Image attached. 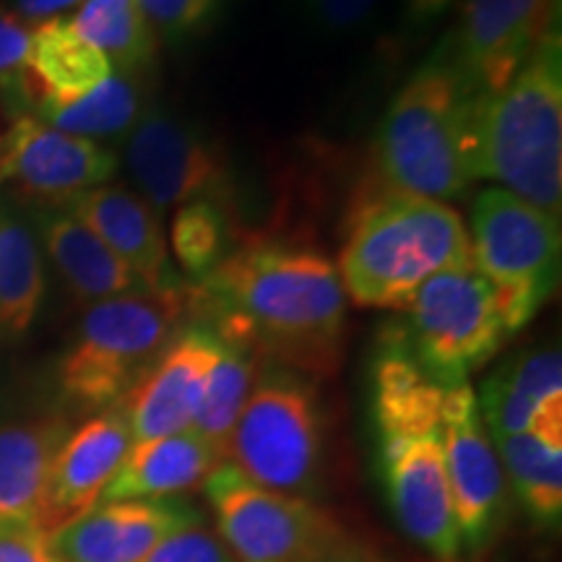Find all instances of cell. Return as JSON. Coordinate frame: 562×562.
Wrapping results in <instances>:
<instances>
[{"mask_svg":"<svg viewBox=\"0 0 562 562\" xmlns=\"http://www.w3.org/2000/svg\"><path fill=\"white\" fill-rule=\"evenodd\" d=\"M188 318L206 321L222 339L300 375H334L344 357L347 297L339 271L302 243H235L211 277L191 284Z\"/></svg>","mask_w":562,"mask_h":562,"instance_id":"1","label":"cell"},{"mask_svg":"<svg viewBox=\"0 0 562 562\" xmlns=\"http://www.w3.org/2000/svg\"><path fill=\"white\" fill-rule=\"evenodd\" d=\"M484 97L438 47L393 97L378 133V167L391 193L456 199L480 180L476 121Z\"/></svg>","mask_w":562,"mask_h":562,"instance_id":"2","label":"cell"},{"mask_svg":"<svg viewBox=\"0 0 562 562\" xmlns=\"http://www.w3.org/2000/svg\"><path fill=\"white\" fill-rule=\"evenodd\" d=\"M467 266L472 240L451 206L389 191L357 211L339 279L357 305L404 311L425 281Z\"/></svg>","mask_w":562,"mask_h":562,"instance_id":"3","label":"cell"},{"mask_svg":"<svg viewBox=\"0 0 562 562\" xmlns=\"http://www.w3.org/2000/svg\"><path fill=\"white\" fill-rule=\"evenodd\" d=\"M476 172L558 216L562 209V45L539 42L497 94L484 97L476 121Z\"/></svg>","mask_w":562,"mask_h":562,"instance_id":"4","label":"cell"},{"mask_svg":"<svg viewBox=\"0 0 562 562\" xmlns=\"http://www.w3.org/2000/svg\"><path fill=\"white\" fill-rule=\"evenodd\" d=\"M191 315V284L94 302L58 364L63 398L81 412L123 402Z\"/></svg>","mask_w":562,"mask_h":562,"instance_id":"5","label":"cell"},{"mask_svg":"<svg viewBox=\"0 0 562 562\" xmlns=\"http://www.w3.org/2000/svg\"><path fill=\"white\" fill-rule=\"evenodd\" d=\"M323 456L326 425L318 391L300 372L271 364L232 427L224 461L266 490L313 501Z\"/></svg>","mask_w":562,"mask_h":562,"instance_id":"6","label":"cell"},{"mask_svg":"<svg viewBox=\"0 0 562 562\" xmlns=\"http://www.w3.org/2000/svg\"><path fill=\"white\" fill-rule=\"evenodd\" d=\"M396 323L414 360L446 389L469 383L510 339L495 284L476 269L446 271L419 286Z\"/></svg>","mask_w":562,"mask_h":562,"instance_id":"7","label":"cell"},{"mask_svg":"<svg viewBox=\"0 0 562 562\" xmlns=\"http://www.w3.org/2000/svg\"><path fill=\"white\" fill-rule=\"evenodd\" d=\"M203 490L235 562H297L341 533L313 501L266 490L227 461L206 476Z\"/></svg>","mask_w":562,"mask_h":562,"instance_id":"8","label":"cell"},{"mask_svg":"<svg viewBox=\"0 0 562 562\" xmlns=\"http://www.w3.org/2000/svg\"><path fill=\"white\" fill-rule=\"evenodd\" d=\"M560 220L505 188L476 195L472 209L474 266L497 290L533 313L552 297L560 277Z\"/></svg>","mask_w":562,"mask_h":562,"instance_id":"9","label":"cell"},{"mask_svg":"<svg viewBox=\"0 0 562 562\" xmlns=\"http://www.w3.org/2000/svg\"><path fill=\"white\" fill-rule=\"evenodd\" d=\"M442 456L451 482L461 550L480 554L501 537L510 495L501 456L484 427L476 393L469 383L451 385L442 398Z\"/></svg>","mask_w":562,"mask_h":562,"instance_id":"10","label":"cell"},{"mask_svg":"<svg viewBox=\"0 0 562 562\" xmlns=\"http://www.w3.org/2000/svg\"><path fill=\"white\" fill-rule=\"evenodd\" d=\"M131 175L154 209L214 201L227 209L229 170L211 138L172 112L149 108L128 133Z\"/></svg>","mask_w":562,"mask_h":562,"instance_id":"11","label":"cell"},{"mask_svg":"<svg viewBox=\"0 0 562 562\" xmlns=\"http://www.w3.org/2000/svg\"><path fill=\"white\" fill-rule=\"evenodd\" d=\"M115 170V154L102 144L70 136L40 117L21 115L0 136V188L40 206H74L83 193L108 186Z\"/></svg>","mask_w":562,"mask_h":562,"instance_id":"12","label":"cell"},{"mask_svg":"<svg viewBox=\"0 0 562 562\" xmlns=\"http://www.w3.org/2000/svg\"><path fill=\"white\" fill-rule=\"evenodd\" d=\"M558 11L560 0H467L442 47L482 97L497 94L539 42L558 32Z\"/></svg>","mask_w":562,"mask_h":562,"instance_id":"13","label":"cell"},{"mask_svg":"<svg viewBox=\"0 0 562 562\" xmlns=\"http://www.w3.org/2000/svg\"><path fill=\"white\" fill-rule=\"evenodd\" d=\"M216 355L220 336L206 321L188 318L182 323L178 336L117 404L133 442L191 430Z\"/></svg>","mask_w":562,"mask_h":562,"instance_id":"14","label":"cell"},{"mask_svg":"<svg viewBox=\"0 0 562 562\" xmlns=\"http://www.w3.org/2000/svg\"><path fill=\"white\" fill-rule=\"evenodd\" d=\"M385 492L406 537L440 562L461 558L451 482L440 432L381 446Z\"/></svg>","mask_w":562,"mask_h":562,"instance_id":"15","label":"cell"},{"mask_svg":"<svg viewBox=\"0 0 562 562\" xmlns=\"http://www.w3.org/2000/svg\"><path fill=\"white\" fill-rule=\"evenodd\" d=\"M201 513L188 501H110L53 533L60 562H144L175 531L199 526Z\"/></svg>","mask_w":562,"mask_h":562,"instance_id":"16","label":"cell"},{"mask_svg":"<svg viewBox=\"0 0 562 562\" xmlns=\"http://www.w3.org/2000/svg\"><path fill=\"white\" fill-rule=\"evenodd\" d=\"M131 446L133 435L117 406L100 412L83 422L79 430L68 432L53 461L40 529L53 537L63 526L94 508Z\"/></svg>","mask_w":562,"mask_h":562,"instance_id":"17","label":"cell"},{"mask_svg":"<svg viewBox=\"0 0 562 562\" xmlns=\"http://www.w3.org/2000/svg\"><path fill=\"white\" fill-rule=\"evenodd\" d=\"M492 438L533 432L562 440V355L560 349H529L490 375L476 396Z\"/></svg>","mask_w":562,"mask_h":562,"instance_id":"18","label":"cell"},{"mask_svg":"<svg viewBox=\"0 0 562 562\" xmlns=\"http://www.w3.org/2000/svg\"><path fill=\"white\" fill-rule=\"evenodd\" d=\"M74 214L136 273L146 290H172L182 279L167 258L159 211L125 186H100L74 201Z\"/></svg>","mask_w":562,"mask_h":562,"instance_id":"19","label":"cell"},{"mask_svg":"<svg viewBox=\"0 0 562 562\" xmlns=\"http://www.w3.org/2000/svg\"><path fill=\"white\" fill-rule=\"evenodd\" d=\"M446 391L414 360L396 323H391L372 362V417L381 446L440 432Z\"/></svg>","mask_w":562,"mask_h":562,"instance_id":"20","label":"cell"},{"mask_svg":"<svg viewBox=\"0 0 562 562\" xmlns=\"http://www.w3.org/2000/svg\"><path fill=\"white\" fill-rule=\"evenodd\" d=\"M224 459L195 430L133 442L104 487L100 503L167 501L206 482Z\"/></svg>","mask_w":562,"mask_h":562,"instance_id":"21","label":"cell"},{"mask_svg":"<svg viewBox=\"0 0 562 562\" xmlns=\"http://www.w3.org/2000/svg\"><path fill=\"white\" fill-rule=\"evenodd\" d=\"M68 422L40 417L0 427V524H37Z\"/></svg>","mask_w":562,"mask_h":562,"instance_id":"22","label":"cell"},{"mask_svg":"<svg viewBox=\"0 0 562 562\" xmlns=\"http://www.w3.org/2000/svg\"><path fill=\"white\" fill-rule=\"evenodd\" d=\"M47 256L79 302H104L131 292H144L136 273L83 224L74 211H50L42 220Z\"/></svg>","mask_w":562,"mask_h":562,"instance_id":"23","label":"cell"},{"mask_svg":"<svg viewBox=\"0 0 562 562\" xmlns=\"http://www.w3.org/2000/svg\"><path fill=\"white\" fill-rule=\"evenodd\" d=\"M112 76L104 55L70 30L66 19H47L32 32V53L26 74L16 83L26 102H70L79 100Z\"/></svg>","mask_w":562,"mask_h":562,"instance_id":"24","label":"cell"},{"mask_svg":"<svg viewBox=\"0 0 562 562\" xmlns=\"http://www.w3.org/2000/svg\"><path fill=\"white\" fill-rule=\"evenodd\" d=\"M45 297V261L32 224L0 201V334L21 339Z\"/></svg>","mask_w":562,"mask_h":562,"instance_id":"25","label":"cell"},{"mask_svg":"<svg viewBox=\"0 0 562 562\" xmlns=\"http://www.w3.org/2000/svg\"><path fill=\"white\" fill-rule=\"evenodd\" d=\"M40 121L79 138H121L149 110L144 74L108 76L79 100L40 104Z\"/></svg>","mask_w":562,"mask_h":562,"instance_id":"26","label":"cell"},{"mask_svg":"<svg viewBox=\"0 0 562 562\" xmlns=\"http://www.w3.org/2000/svg\"><path fill=\"white\" fill-rule=\"evenodd\" d=\"M492 442L501 456L505 480L531 521L558 529L562 521V440L521 432L501 435Z\"/></svg>","mask_w":562,"mask_h":562,"instance_id":"27","label":"cell"},{"mask_svg":"<svg viewBox=\"0 0 562 562\" xmlns=\"http://www.w3.org/2000/svg\"><path fill=\"white\" fill-rule=\"evenodd\" d=\"M261 357L245 344L220 336V355L209 370L191 430L199 432L222 459L227 456L232 427H235L252 385L261 375Z\"/></svg>","mask_w":562,"mask_h":562,"instance_id":"28","label":"cell"},{"mask_svg":"<svg viewBox=\"0 0 562 562\" xmlns=\"http://www.w3.org/2000/svg\"><path fill=\"white\" fill-rule=\"evenodd\" d=\"M70 30L97 47L121 74H144L157 58L159 37L136 0H87Z\"/></svg>","mask_w":562,"mask_h":562,"instance_id":"29","label":"cell"},{"mask_svg":"<svg viewBox=\"0 0 562 562\" xmlns=\"http://www.w3.org/2000/svg\"><path fill=\"white\" fill-rule=\"evenodd\" d=\"M232 222L227 209L214 201H193L178 209L172 220V250L180 269L199 284L216 271L232 248Z\"/></svg>","mask_w":562,"mask_h":562,"instance_id":"30","label":"cell"},{"mask_svg":"<svg viewBox=\"0 0 562 562\" xmlns=\"http://www.w3.org/2000/svg\"><path fill=\"white\" fill-rule=\"evenodd\" d=\"M154 34L178 42L199 34L220 11L222 0H136Z\"/></svg>","mask_w":562,"mask_h":562,"instance_id":"31","label":"cell"},{"mask_svg":"<svg viewBox=\"0 0 562 562\" xmlns=\"http://www.w3.org/2000/svg\"><path fill=\"white\" fill-rule=\"evenodd\" d=\"M144 562H235V558L220 539V533L199 524L170 533L165 542L154 547Z\"/></svg>","mask_w":562,"mask_h":562,"instance_id":"32","label":"cell"},{"mask_svg":"<svg viewBox=\"0 0 562 562\" xmlns=\"http://www.w3.org/2000/svg\"><path fill=\"white\" fill-rule=\"evenodd\" d=\"M32 53V30L16 13L0 11V81L16 83L26 74Z\"/></svg>","mask_w":562,"mask_h":562,"instance_id":"33","label":"cell"},{"mask_svg":"<svg viewBox=\"0 0 562 562\" xmlns=\"http://www.w3.org/2000/svg\"><path fill=\"white\" fill-rule=\"evenodd\" d=\"M0 562H60L37 524H0Z\"/></svg>","mask_w":562,"mask_h":562,"instance_id":"34","label":"cell"},{"mask_svg":"<svg viewBox=\"0 0 562 562\" xmlns=\"http://www.w3.org/2000/svg\"><path fill=\"white\" fill-rule=\"evenodd\" d=\"M378 0H300V9L326 32H349L364 24Z\"/></svg>","mask_w":562,"mask_h":562,"instance_id":"35","label":"cell"},{"mask_svg":"<svg viewBox=\"0 0 562 562\" xmlns=\"http://www.w3.org/2000/svg\"><path fill=\"white\" fill-rule=\"evenodd\" d=\"M297 562H385V560L378 552H372L370 547H364L362 542L347 539L341 531L339 537L328 539V542L315 547L313 552H307L305 558Z\"/></svg>","mask_w":562,"mask_h":562,"instance_id":"36","label":"cell"},{"mask_svg":"<svg viewBox=\"0 0 562 562\" xmlns=\"http://www.w3.org/2000/svg\"><path fill=\"white\" fill-rule=\"evenodd\" d=\"M453 5V0H402L404 21L409 30H425L432 26L442 13Z\"/></svg>","mask_w":562,"mask_h":562,"instance_id":"37","label":"cell"},{"mask_svg":"<svg viewBox=\"0 0 562 562\" xmlns=\"http://www.w3.org/2000/svg\"><path fill=\"white\" fill-rule=\"evenodd\" d=\"M79 0H19V9L26 19H47L70 9Z\"/></svg>","mask_w":562,"mask_h":562,"instance_id":"38","label":"cell"}]
</instances>
